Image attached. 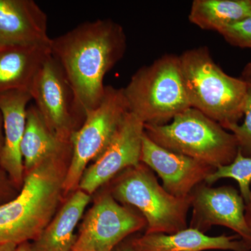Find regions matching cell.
Returning <instances> with one entry per match:
<instances>
[{"instance_id":"obj_1","label":"cell","mask_w":251,"mask_h":251,"mask_svg":"<svg viewBox=\"0 0 251 251\" xmlns=\"http://www.w3.org/2000/svg\"><path fill=\"white\" fill-rule=\"evenodd\" d=\"M50 49L86 113L103 100L104 77L123 58L126 36L121 25L111 19H98L52 38Z\"/></svg>"},{"instance_id":"obj_2","label":"cell","mask_w":251,"mask_h":251,"mask_svg":"<svg viewBox=\"0 0 251 251\" xmlns=\"http://www.w3.org/2000/svg\"><path fill=\"white\" fill-rule=\"evenodd\" d=\"M72 144L25 175L19 193L0 204V244L34 241L55 214L64 192Z\"/></svg>"},{"instance_id":"obj_3","label":"cell","mask_w":251,"mask_h":251,"mask_svg":"<svg viewBox=\"0 0 251 251\" xmlns=\"http://www.w3.org/2000/svg\"><path fill=\"white\" fill-rule=\"evenodd\" d=\"M183 80L191 108L226 127L242 118L247 82L231 76L218 65L206 47L179 55Z\"/></svg>"},{"instance_id":"obj_4","label":"cell","mask_w":251,"mask_h":251,"mask_svg":"<svg viewBox=\"0 0 251 251\" xmlns=\"http://www.w3.org/2000/svg\"><path fill=\"white\" fill-rule=\"evenodd\" d=\"M123 90L129 111L145 125H166L191 108L179 56L175 54L140 68Z\"/></svg>"},{"instance_id":"obj_5","label":"cell","mask_w":251,"mask_h":251,"mask_svg":"<svg viewBox=\"0 0 251 251\" xmlns=\"http://www.w3.org/2000/svg\"><path fill=\"white\" fill-rule=\"evenodd\" d=\"M145 133L157 145L216 169L232 163L239 150L232 133L191 107L166 125H145Z\"/></svg>"},{"instance_id":"obj_6","label":"cell","mask_w":251,"mask_h":251,"mask_svg":"<svg viewBox=\"0 0 251 251\" xmlns=\"http://www.w3.org/2000/svg\"><path fill=\"white\" fill-rule=\"evenodd\" d=\"M111 195L117 201L139 210L147 222L146 234H173L187 228L191 195L173 196L143 163L125 170L115 181Z\"/></svg>"},{"instance_id":"obj_7","label":"cell","mask_w":251,"mask_h":251,"mask_svg":"<svg viewBox=\"0 0 251 251\" xmlns=\"http://www.w3.org/2000/svg\"><path fill=\"white\" fill-rule=\"evenodd\" d=\"M128 112L123 88L106 86L103 100L86 112L85 121L71 138L72 153L63 186L64 193L78 188L87 165L105 151Z\"/></svg>"},{"instance_id":"obj_8","label":"cell","mask_w":251,"mask_h":251,"mask_svg":"<svg viewBox=\"0 0 251 251\" xmlns=\"http://www.w3.org/2000/svg\"><path fill=\"white\" fill-rule=\"evenodd\" d=\"M50 129L64 142L85 121L86 113L58 62L51 55L43 63L29 90Z\"/></svg>"},{"instance_id":"obj_9","label":"cell","mask_w":251,"mask_h":251,"mask_svg":"<svg viewBox=\"0 0 251 251\" xmlns=\"http://www.w3.org/2000/svg\"><path fill=\"white\" fill-rule=\"evenodd\" d=\"M145 227L141 214L120 204L111 194L103 195L86 214L72 251H113Z\"/></svg>"},{"instance_id":"obj_10","label":"cell","mask_w":251,"mask_h":251,"mask_svg":"<svg viewBox=\"0 0 251 251\" xmlns=\"http://www.w3.org/2000/svg\"><path fill=\"white\" fill-rule=\"evenodd\" d=\"M144 133L145 124L128 112L105 151L85 170L79 190L92 195L119 173L140 164Z\"/></svg>"},{"instance_id":"obj_11","label":"cell","mask_w":251,"mask_h":251,"mask_svg":"<svg viewBox=\"0 0 251 251\" xmlns=\"http://www.w3.org/2000/svg\"><path fill=\"white\" fill-rule=\"evenodd\" d=\"M191 196L193 216L190 227L204 233L211 226H224L251 245L246 204L237 190L232 186L212 188L201 184L193 190Z\"/></svg>"},{"instance_id":"obj_12","label":"cell","mask_w":251,"mask_h":251,"mask_svg":"<svg viewBox=\"0 0 251 251\" xmlns=\"http://www.w3.org/2000/svg\"><path fill=\"white\" fill-rule=\"evenodd\" d=\"M140 162L156 172L163 187L176 197H188L216 168L157 145L144 133Z\"/></svg>"},{"instance_id":"obj_13","label":"cell","mask_w":251,"mask_h":251,"mask_svg":"<svg viewBox=\"0 0 251 251\" xmlns=\"http://www.w3.org/2000/svg\"><path fill=\"white\" fill-rule=\"evenodd\" d=\"M47 15L34 0H0V46H50Z\"/></svg>"},{"instance_id":"obj_14","label":"cell","mask_w":251,"mask_h":251,"mask_svg":"<svg viewBox=\"0 0 251 251\" xmlns=\"http://www.w3.org/2000/svg\"><path fill=\"white\" fill-rule=\"evenodd\" d=\"M31 100L30 93L27 90L0 94V112L2 115L4 137L0 168L16 188H21L24 181L21 145L25 128L28 103Z\"/></svg>"},{"instance_id":"obj_15","label":"cell","mask_w":251,"mask_h":251,"mask_svg":"<svg viewBox=\"0 0 251 251\" xmlns=\"http://www.w3.org/2000/svg\"><path fill=\"white\" fill-rule=\"evenodd\" d=\"M238 237H209L197 229L187 227L173 234L145 233L129 244L133 251H251V244Z\"/></svg>"},{"instance_id":"obj_16","label":"cell","mask_w":251,"mask_h":251,"mask_svg":"<svg viewBox=\"0 0 251 251\" xmlns=\"http://www.w3.org/2000/svg\"><path fill=\"white\" fill-rule=\"evenodd\" d=\"M50 46H0V94L29 90Z\"/></svg>"},{"instance_id":"obj_17","label":"cell","mask_w":251,"mask_h":251,"mask_svg":"<svg viewBox=\"0 0 251 251\" xmlns=\"http://www.w3.org/2000/svg\"><path fill=\"white\" fill-rule=\"evenodd\" d=\"M90 201V195L77 190L31 244V251H72L75 229Z\"/></svg>"},{"instance_id":"obj_18","label":"cell","mask_w":251,"mask_h":251,"mask_svg":"<svg viewBox=\"0 0 251 251\" xmlns=\"http://www.w3.org/2000/svg\"><path fill=\"white\" fill-rule=\"evenodd\" d=\"M69 144L71 142L59 139L50 129L35 105L28 106L21 145L25 175Z\"/></svg>"},{"instance_id":"obj_19","label":"cell","mask_w":251,"mask_h":251,"mask_svg":"<svg viewBox=\"0 0 251 251\" xmlns=\"http://www.w3.org/2000/svg\"><path fill=\"white\" fill-rule=\"evenodd\" d=\"M251 16V0H194L190 22L204 30L219 32Z\"/></svg>"},{"instance_id":"obj_20","label":"cell","mask_w":251,"mask_h":251,"mask_svg":"<svg viewBox=\"0 0 251 251\" xmlns=\"http://www.w3.org/2000/svg\"><path fill=\"white\" fill-rule=\"evenodd\" d=\"M225 178H230L237 181L240 189V194L247 203L251 191V157L245 156L238 150L237 156L232 163L220 166L208 176L204 183L211 185L216 181Z\"/></svg>"},{"instance_id":"obj_21","label":"cell","mask_w":251,"mask_h":251,"mask_svg":"<svg viewBox=\"0 0 251 251\" xmlns=\"http://www.w3.org/2000/svg\"><path fill=\"white\" fill-rule=\"evenodd\" d=\"M247 91L244 100L242 125L234 124L226 127L237 140L239 151L245 156L251 157V81H247Z\"/></svg>"},{"instance_id":"obj_22","label":"cell","mask_w":251,"mask_h":251,"mask_svg":"<svg viewBox=\"0 0 251 251\" xmlns=\"http://www.w3.org/2000/svg\"><path fill=\"white\" fill-rule=\"evenodd\" d=\"M219 33L231 45L251 49V16L227 26Z\"/></svg>"},{"instance_id":"obj_23","label":"cell","mask_w":251,"mask_h":251,"mask_svg":"<svg viewBox=\"0 0 251 251\" xmlns=\"http://www.w3.org/2000/svg\"><path fill=\"white\" fill-rule=\"evenodd\" d=\"M15 186L11 182L9 176L1 168H0V204L11 201L16 197L13 191Z\"/></svg>"},{"instance_id":"obj_24","label":"cell","mask_w":251,"mask_h":251,"mask_svg":"<svg viewBox=\"0 0 251 251\" xmlns=\"http://www.w3.org/2000/svg\"><path fill=\"white\" fill-rule=\"evenodd\" d=\"M245 216L248 226L251 231V191L249 201L246 203Z\"/></svg>"},{"instance_id":"obj_25","label":"cell","mask_w":251,"mask_h":251,"mask_svg":"<svg viewBox=\"0 0 251 251\" xmlns=\"http://www.w3.org/2000/svg\"><path fill=\"white\" fill-rule=\"evenodd\" d=\"M4 127H3V118L0 112V156H1V151H2L3 147H4Z\"/></svg>"},{"instance_id":"obj_26","label":"cell","mask_w":251,"mask_h":251,"mask_svg":"<svg viewBox=\"0 0 251 251\" xmlns=\"http://www.w3.org/2000/svg\"><path fill=\"white\" fill-rule=\"evenodd\" d=\"M243 80L246 81H251V62L247 64L244 71H243L242 76L240 77Z\"/></svg>"},{"instance_id":"obj_27","label":"cell","mask_w":251,"mask_h":251,"mask_svg":"<svg viewBox=\"0 0 251 251\" xmlns=\"http://www.w3.org/2000/svg\"><path fill=\"white\" fill-rule=\"evenodd\" d=\"M17 244H0V251H16L17 249Z\"/></svg>"},{"instance_id":"obj_28","label":"cell","mask_w":251,"mask_h":251,"mask_svg":"<svg viewBox=\"0 0 251 251\" xmlns=\"http://www.w3.org/2000/svg\"><path fill=\"white\" fill-rule=\"evenodd\" d=\"M16 251H31V244L29 242H25L19 244Z\"/></svg>"},{"instance_id":"obj_29","label":"cell","mask_w":251,"mask_h":251,"mask_svg":"<svg viewBox=\"0 0 251 251\" xmlns=\"http://www.w3.org/2000/svg\"><path fill=\"white\" fill-rule=\"evenodd\" d=\"M113 251H133L130 244L119 245Z\"/></svg>"}]
</instances>
